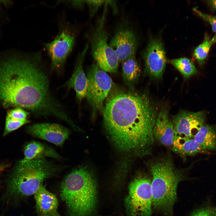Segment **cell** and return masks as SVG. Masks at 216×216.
Wrapping results in <instances>:
<instances>
[{
    "label": "cell",
    "mask_w": 216,
    "mask_h": 216,
    "mask_svg": "<svg viewBox=\"0 0 216 216\" xmlns=\"http://www.w3.org/2000/svg\"><path fill=\"white\" fill-rule=\"evenodd\" d=\"M122 63L123 80L127 84L131 85L138 79L140 73V67L136 60L135 55L130 57Z\"/></svg>",
    "instance_id": "20"
},
{
    "label": "cell",
    "mask_w": 216,
    "mask_h": 216,
    "mask_svg": "<svg viewBox=\"0 0 216 216\" xmlns=\"http://www.w3.org/2000/svg\"><path fill=\"white\" fill-rule=\"evenodd\" d=\"M89 46L88 43L78 53L72 75L65 84L68 89H74L76 97L80 101L86 97L87 95L88 81L84 73L83 65Z\"/></svg>",
    "instance_id": "14"
},
{
    "label": "cell",
    "mask_w": 216,
    "mask_h": 216,
    "mask_svg": "<svg viewBox=\"0 0 216 216\" xmlns=\"http://www.w3.org/2000/svg\"><path fill=\"white\" fill-rule=\"evenodd\" d=\"M194 138L204 150H216V128L214 126L203 125Z\"/></svg>",
    "instance_id": "19"
},
{
    "label": "cell",
    "mask_w": 216,
    "mask_h": 216,
    "mask_svg": "<svg viewBox=\"0 0 216 216\" xmlns=\"http://www.w3.org/2000/svg\"><path fill=\"white\" fill-rule=\"evenodd\" d=\"M171 63L185 78H188L197 73L194 62L185 57L173 59Z\"/></svg>",
    "instance_id": "22"
},
{
    "label": "cell",
    "mask_w": 216,
    "mask_h": 216,
    "mask_svg": "<svg viewBox=\"0 0 216 216\" xmlns=\"http://www.w3.org/2000/svg\"><path fill=\"white\" fill-rule=\"evenodd\" d=\"M153 134L154 139L160 143L172 148L174 138L173 124L166 110L162 109L157 115Z\"/></svg>",
    "instance_id": "15"
},
{
    "label": "cell",
    "mask_w": 216,
    "mask_h": 216,
    "mask_svg": "<svg viewBox=\"0 0 216 216\" xmlns=\"http://www.w3.org/2000/svg\"><path fill=\"white\" fill-rule=\"evenodd\" d=\"M205 114L203 111L192 112L183 111L172 117L174 136L194 138L203 125Z\"/></svg>",
    "instance_id": "12"
},
{
    "label": "cell",
    "mask_w": 216,
    "mask_h": 216,
    "mask_svg": "<svg viewBox=\"0 0 216 216\" xmlns=\"http://www.w3.org/2000/svg\"><path fill=\"white\" fill-rule=\"evenodd\" d=\"M190 216H216V207L206 206L197 209Z\"/></svg>",
    "instance_id": "25"
},
{
    "label": "cell",
    "mask_w": 216,
    "mask_h": 216,
    "mask_svg": "<svg viewBox=\"0 0 216 216\" xmlns=\"http://www.w3.org/2000/svg\"><path fill=\"white\" fill-rule=\"evenodd\" d=\"M94 176L80 168L68 174L61 183L60 196L70 216H91L97 203V188Z\"/></svg>",
    "instance_id": "4"
},
{
    "label": "cell",
    "mask_w": 216,
    "mask_h": 216,
    "mask_svg": "<svg viewBox=\"0 0 216 216\" xmlns=\"http://www.w3.org/2000/svg\"><path fill=\"white\" fill-rule=\"evenodd\" d=\"M39 216H62L58 212V201L56 195L42 184L34 195Z\"/></svg>",
    "instance_id": "16"
},
{
    "label": "cell",
    "mask_w": 216,
    "mask_h": 216,
    "mask_svg": "<svg viewBox=\"0 0 216 216\" xmlns=\"http://www.w3.org/2000/svg\"><path fill=\"white\" fill-rule=\"evenodd\" d=\"M149 168L152 176V208L171 215L177 198L178 184L184 178L183 172L175 167L168 156L151 162Z\"/></svg>",
    "instance_id": "5"
},
{
    "label": "cell",
    "mask_w": 216,
    "mask_h": 216,
    "mask_svg": "<svg viewBox=\"0 0 216 216\" xmlns=\"http://www.w3.org/2000/svg\"><path fill=\"white\" fill-rule=\"evenodd\" d=\"M58 169L45 158L33 160L23 164H18L7 182L4 202L8 205L34 194L42 182L54 175Z\"/></svg>",
    "instance_id": "3"
},
{
    "label": "cell",
    "mask_w": 216,
    "mask_h": 216,
    "mask_svg": "<svg viewBox=\"0 0 216 216\" xmlns=\"http://www.w3.org/2000/svg\"><path fill=\"white\" fill-rule=\"evenodd\" d=\"M157 108L146 94L119 92L107 100L102 113L104 123L115 146L140 156L151 154Z\"/></svg>",
    "instance_id": "2"
},
{
    "label": "cell",
    "mask_w": 216,
    "mask_h": 216,
    "mask_svg": "<svg viewBox=\"0 0 216 216\" xmlns=\"http://www.w3.org/2000/svg\"><path fill=\"white\" fill-rule=\"evenodd\" d=\"M216 43V34L212 38L207 33L204 34L202 43L194 51L193 55L200 65L202 66L207 57L212 46Z\"/></svg>",
    "instance_id": "21"
},
{
    "label": "cell",
    "mask_w": 216,
    "mask_h": 216,
    "mask_svg": "<svg viewBox=\"0 0 216 216\" xmlns=\"http://www.w3.org/2000/svg\"><path fill=\"white\" fill-rule=\"evenodd\" d=\"M172 148L173 152L184 157L194 155L205 151L194 138L183 136H174Z\"/></svg>",
    "instance_id": "18"
},
{
    "label": "cell",
    "mask_w": 216,
    "mask_h": 216,
    "mask_svg": "<svg viewBox=\"0 0 216 216\" xmlns=\"http://www.w3.org/2000/svg\"><path fill=\"white\" fill-rule=\"evenodd\" d=\"M151 180L141 176L133 179L128 187L125 200L128 216H151L152 212Z\"/></svg>",
    "instance_id": "7"
},
{
    "label": "cell",
    "mask_w": 216,
    "mask_h": 216,
    "mask_svg": "<svg viewBox=\"0 0 216 216\" xmlns=\"http://www.w3.org/2000/svg\"><path fill=\"white\" fill-rule=\"evenodd\" d=\"M146 70L151 77L160 79L165 70L167 58L162 42L159 39H151L142 53Z\"/></svg>",
    "instance_id": "11"
},
{
    "label": "cell",
    "mask_w": 216,
    "mask_h": 216,
    "mask_svg": "<svg viewBox=\"0 0 216 216\" xmlns=\"http://www.w3.org/2000/svg\"><path fill=\"white\" fill-rule=\"evenodd\" d=\"M193 10L202 19L208 22L211 26L213 32L216 33V16L204 13L195 8Z\"/></svg>",
    "instance_id": "27"
},
{
    "label": "cell",
    "mask_w": 216,
    "mask_h": 216,
    "mask_svg": "<svg viewBox=\"0 0 216 216\" xmlns=\"http://www.w3.org/2000/svg\"><path fill=\"white\" fill-rule=\"evenodd\" d=\"M75 41V34L70 24L65 22H62L60 24L59 32L54 39L45 45L51 60L52 70L58 72L62 70Z\"/></svg>",
    "instance_id": "8"
},
{
    "label": "cell",
    "mask_w": 216,
    "mask_h": 216,
    "mask_svg": "<svg viewBox=\"0 0 216 216\" xmlns=\"http://www.w3.org/2000/svg\"><path fill=\"white\" fill-rule=\"evenodd\" d=\"M109 45L121 63L136 55L137 39L127 19L122 18L117 22Z\"/></svg>",
    "instance_id": "10"
},
{
    "label": "cell",
    "mask_w": 216,
    "mask_h": 216,
    "mask_svg": "<svg viewBox=\"0 0 216 216\" xmlns=\"http://www.w3.org/2000/svg\"><path fill=\"white\" fill-rule=\"evenodd\" d=\"M106 3L111 7L114 14H116L117 13L118 7L115 1L106 0Z\"/></svg>",
    "instance_id": "28"
},
{
    "label": "cell",
    "mask_w": 216,
    "mask_h": 216,
    "mask_svg": "<svg viewBox=\"0 0 216 216\" xmlns=\"http://www.w3.org/2000/svg\"><path fill=\"white\" fill-rule=\"evenodd\" d=\"M87 77L88 81L87 99L94 110L102 113L104 102L112 86V79L96 63L89 68Z\"/></svg>",
    "instance_id": "9"
},
{
    "label": "cell",
    "mask_w": 216,
    "mask_h": 216,
    "mask_svg": "<svg viewBox=\"0 0 216 216\" xmlns=\"http://www.w3.org/2000/svg\"><path fill=\"white\" fill-rule=\"evenodd\" d=\"M30 112L20 107H15L8 111L6 116L16 119L22 120L27 118Z\"/></svg>",
    "instance_id": "24"
},
{
    "label": "cell",
    "mask_w": 216,
    "mask_h": 216,
    "mask_svg": "<svg viewBox=\"0 0 216 216\" xmlns=\"http://www.w3.org/2000/svg\"><path fill=\"white\" fill-rule=\"evenodd\" d=\"M107 4H104L103 11L94 25L86 33L91 54L98 66L106 72H117L119 61L113 49L108 44V33L105 28Z\"/></svg>",
    "instance_id": "6"
},
{
    "label": "cell",
    "mask_w": 216,
    "mask_h": 216,
    "mask_svg": "<svg viewBox=\"0 0 216 216\" xmlns=\"http://www.w3.org/2000/svg\"><path fill=\"white\" fill-rule=\"evenodd\" d=\"M29 122V121L27 118L19 120L6 116L3 136H5L11 132L18 129Z\"/></svg>",
    "instance_id": "23"
},
{
    "label": "cell",
    "mask_w": 216,
    "mask_h": 216,
    "mask_svg": "<svg viewBox=\"0 0 216 216\" xmlns=\"http://www.w3.org/2000/svg\"><path fill=\"white\" fill-rule=\"evenodd\" d=\"M71 4L76 8H82L85 4V0H76L69 1Z\"/></svg>",
    "instance_id": "29"
},
{
    "label": "cell",
    "mask_w": 216,
    "mask_h": 216,
    "mask_svg": "<svg viewBox=\"0 0 216 216\" xmlns=\"http://www.w3.org/2000/svg\"><path fill=\"white\" fill-rule=\"evenodd\" d=\"M207 3L212 8L216 10V0H208Z\"/></svg>",
    "instance_id": "30"
},
{
    "label": "cell",
    "mask_w": 216,
    "mask_h": 216,
    "mask_svg": "<svg viewBox=\"0 0 216 216\" xmlns=\"http://www.w3.org/2000/svg\"><path fill=\"white\" fill-rule=\"evenodd\" d=\"M42 62L39 52L0 61V105L66 121L68 116L50 93Z\"/></svg>",
    "instance_id": "1"
},
{
    "label": "cell",
    "mask_w": 216,
    "mask_h": 216,
    "mask_svg": "<svg viewBox=\"0 0 216 216\" xmlns=\"http://www.w3.org/2000/svg\"><path fill=\"white\" fill-rule=\"evenodd\" d=\"M27 129L32 135L59 146H62L70 134L67 128L55 123H37L29 126Z\"/></svg>",
    "instance_id": "13"
},
{
    "label": "cell",
    "mask_w": 216,
    "mask_h": 216,
    "mask_svg": "<svg viewBox=\"0 0 216 216\" xmlns=\"http://www.w3.org/2000/svg\"><path fill=\"white\" fill-rule=\"evenodd\" d=\"M46 157L60 158L59 154L51 147L39 142L31 141L24 147V157L18 164H23L32 160Z\"/></svg>",
    "instance_id": "17"
},
{
    "label": "cell",
    "mask_w": 216,
    "mask_h": 216,
    "mask_svg": "<svg viewBox=\"0 0 216 216\" xmlns=\"http://www.w3.org/2000/svg\"><path fill=\"white\" fill-rule=\"evenodd\" d=\"M88 7L90 17H92L97 12L99 8L105 4L106 0H85Z\"/></svg>",
    "instance_id": "26"
}]
</instances>
